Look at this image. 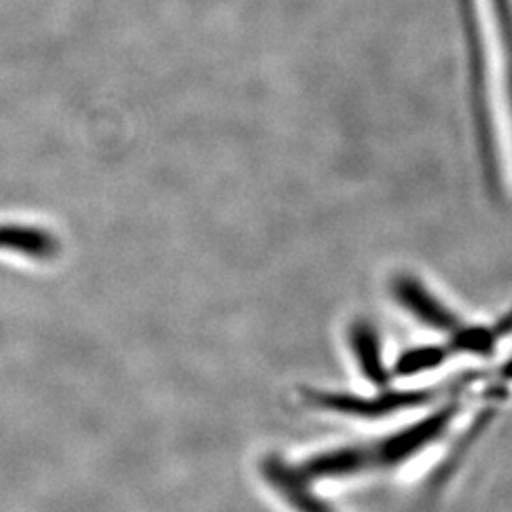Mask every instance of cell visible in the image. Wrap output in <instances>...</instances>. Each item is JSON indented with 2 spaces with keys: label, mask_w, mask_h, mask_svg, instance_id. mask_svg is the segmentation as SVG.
Masks as SVG:
<instances>
[{
  "label": "cell",
  "mask_w": 512,
  "mask_h": 512,
  "mask_svg": "<svg viewBox=\"0 0 512 512\" xmlns=\"http://www.w3.org/2000/svg\"><path fill=\"white\" fill-rule=\"evenodd\" d=\"M461 404L463 403L458 395L450 403L444 404L433 416L393 435L327 450L319 456L306 459L300 465H291L294 475L311 484L313 480L348 478L395 469L408 459L421 454L433 442L442 439L450 425L458 418Z\"/></svg>",
  "instance_id": "6da1fadb"
},
{
  "label": "cell",
  "mask_w": 512,
  "mask_h": 512,
  "mask_svg": "<svg viewBox=\"0 0 512 512\" xmlns=\"http://www.w3.org/2000/svg\"><path fill=\"white\" fill-rule=\"evenodd\" d=\"M475 382L476 376H471V378H461L458 382H452L450 385H442V387L439 385V387H431V389L385 391L374 399L327 393V391H310L308 399L313 406L323 408V410H332V412H340L346 416H359V418H378V416H385V414H391L397 410L433 403V401H437V397L465 391Z\"/></svg>",
  "instance_id": "7a4b0ae2"
},
{
  "label": "cell",
  "mask_w": 512,
  "mask_h": 512,
  "mask_svg": "<svg viewBox=\"0 0 512 512\" xmlns=\"http://www.w3.org/2000/svg\"><path fill=\"white\" fill-rule=\"evenodd\" d=\"M393 294L404 310L410 311L425 327L444 334L446 340H454L467 327L456 311L414 275H399L393 283Z\"/></svg>",
  "instance_id": "3957f363"
},
{
  "label": "cell",
  "mask_w": 512,
  "mask_h": 512,
  "mask_svg": "<svg viewBox=\"0 0 512 512\" xmlns=\"http://www.w3.org/2000/svg\"><path fill=\"white\" fill-rule=\"evenodd\" d=\"M264 480L281 495L296 512H334L311 492L310 484L294 475L291 463L281 458H266L260 463Z\"/></svg>",
  "instance_id": "277c9868"
},
{
  "label": "cell",
  "mask_w": 512,
  "mask_h": 512,
  "mask_svg": "<svg viewBox=\"0 0 512 512\" xmlns=\"http://www.w3.org/2000/svg\"><path fill=\"white\" fill-rule=\"evenodd\" d=\"M349 342L355 359L359 361V368L366 378L376 385H385L389 380V372L382 361L380 340L374 329L366 323L353 325L349 332Z\"/></svg>",
  "instance_id": "5b68a950"
}]
</instances>
